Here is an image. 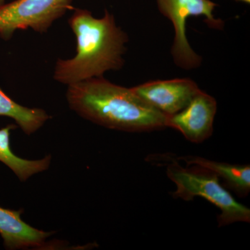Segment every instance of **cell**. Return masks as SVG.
<instances>
[{
  "instance_id": "6da1fadb",
  "label": "cell",
  "mask_w": 250,
  "mask_h": 250,
  "mask_svg": "<svg viewBox=\"0 0 250 250\" xmlns=\"http://www.w3.org/2000/svg\"><path fill=\"white\" fill-rule=\"evenodd\" d=\"M66 99L79 116L108 129L142 132L167 127L166 115L132 88L115 84L103 77L67 85Z\"/></svg>"
},
{
  "instance_id": "7a4b0ae2",
  "label": "cell",
  "mask_w": 250,
  "mask_h": 250,
  "mask_svg": "<svg viewBox=\"0 0 250 250\" xmlns=\"http://www.w3.org/2000/svg\"><path fill=\"white\" fill-rule=\"evenodd\" d=\"M68 24L76 37V55L57 60L54 80L69 85L103 77L106 72L123 67L125 44L129 39L109 11L105 10L104 16L97 18L88 10L76 9Z\"/></svg>"
},
{
  "instance_id": "3957f363",
  "label": "cell",
  "mask_w": 250,
  "mask_h": 250,
  "mask_svg": "<svg viewBox=\"0 0 250 250\" xmlns=\"http://www.w3.org/2000/svg\"><path fill=\"white\" fill-rule=\"evenodd\" d=\"M167 175L177 186L174 198L190 201L201 197L218 207L221 210L218 217L219 227L238 222L250 223V208L237 202L213 172L196 166L184 168L174 159L167 166Z\"/></svg>"
},
{
  "instance_id": "277c9868",
  "label": "cell",
  "mask_w": 250,
  "mask_h": 250,
  "mask_svg": "<svg viewBox=\"0 0 250 250\" xmlns=\"http://www.w3.org/2000/svg\"><path fill=\"white\" fill-rule=\"evenodd\" d=\"M161 14L173 24L174 39L171 53L174 63L184 70L201 65L202 57L192 49L187 37V21L190 16H205V22L214 29H223L225 22L215 18L217 4L210 0H156Z\"/></svg>"
},
{
  "instance_id": "5b68a950",
  "label": "cell",
  "mask_w": 250,
  "mask_h": 250,
  "mask_svg": "<svg viewBox=\"0 0 250 250\" xmlns=\"http://www.w3.org/2000/svg\"><path fill=\"white\" fill-rule=\"evenodd\" d=\"M73 0H15L0 6V38L12 39L18 30L46 33L52 24L72 9Z\"/></svg>"
},
{
  "instance_id": "8992f818",
  "label": "cell",
  "mask_w": 250,
  "mask_h": 250,
  "mask_svg": "<svg viewBox=\"0 0 250 250\" xmlns=\"http://www.w3.org/2000/svg\"><path fill=\"white\" fill-rule=\"evenodd\" d=\"M216 111L215 99L201 90L184 109L167 116L166 126L177 130L190 142L202 143L213 134Z\"/></svg>"
},
{
  "instance_id": "52a82bcc",
  "label": "cell",
  "mask_w": 250,
  "mask_h": 250,
  "mask_svg": "<svg viewBox=\"0 0 250 250\" xmlns=\"http://www.w3.org/2000/svg\"><path fill=\"white\" fill-rule=\"evenodd\" d=\"M131 88L145 102L166 116L182 111L201 90L194 81L187 78L152 81Z\"/></svg>"
},
{
  "instance_id": "ba28073f",
  "label": "cell",
  "mask_w": 250,
  "mask_h": 250,
  "mask_svg": "<svg viewBox=\"0 0 250 250\" xmlns=\"http://www.w3.org/2000/svg\"><path fill=\"white\" fill-rule=\"evenodd\" d=\"M23 209L12 210L0 207V235L8 250L42 249L54 232L38 229L21 218Z\"/></svg>"
},
{
  "instance_id": "9c48e42d",
  "label": "cell",
  "mask_w": 250,
  "mask_h": 250,
  "mask_svg": "<svg viewBox=\"0 0 250 250\" xmlns=\"http://www.w3.org/2000/svg\"><path fill=\"white\" fill-rule=\"evenodd\" d=\"M188 165H193L209 170L223 179L225 186L238 196L245 197L250 192V166L237 165L208 160L200 156H187L177 158Z\"/></svg>"
},
{
  "instance_id": "30bf717a",
  "label": "cell",
  "mask_w": 250,
  "mask_h": 250,
  "mask_svg": "<svg viewBox=\"0 0 250 250\" xmlns=\"http://www.w3.org/2000/svg\"><path fill=\"white\" fill-rule=\"evenodd\" d=\"M16 128L17 125L11 124L0 129V161L8 166L20 181L26 182L34 174L47 170L52 156L47 155L39 160H28L16 155L10 146V135Z\"/></svg>"
},
{
  "instance_id": "8fae6325",
  "label": "cell",
  "mask_w": 250,
  "mask_h": 250,
  "mask_svg": "<svg viewBox=\"0 0 250 250\" xmlns=\"http://www.w3.org/2000/svg\"><path fill=\"white\" fill-rule=\"evenodd\" d=\"M0 116L9 117L16 122L24 134L31 135L51 119L48 113L40 108L22 106L10 98L0 88Z\"/></svg>"
},
{
  "instance_id": "7c38bea8",
  "label": "cell",
  "mask_w": 250,
  "mask_h": 250,
  "mask_svg": "<svg viewBox=\"0 0 250 250\" xmlns=\"http://www.w3.org/2000/svg\"><path fill=\"white\" fill-rule=\"evenodd\" d=\"M236 1H241V2L246 3V4H250V0H236Z\"/></svg>"
},
{
  "instance_id": "4fadbf2b",
  "label": "cell",
  "mask_w": 250,
  "mask_h": 250,
  "mask_svg": "<svg viewBox=\"0 0 250 250\" xmlns=\"http://www.w3.org/2000/svg\"><path fill=\"white\" fill-rule=\"evenodd\" d=\"M6 2V0H0V6L5 4Z\"/></svg>"
}]
</instances>
